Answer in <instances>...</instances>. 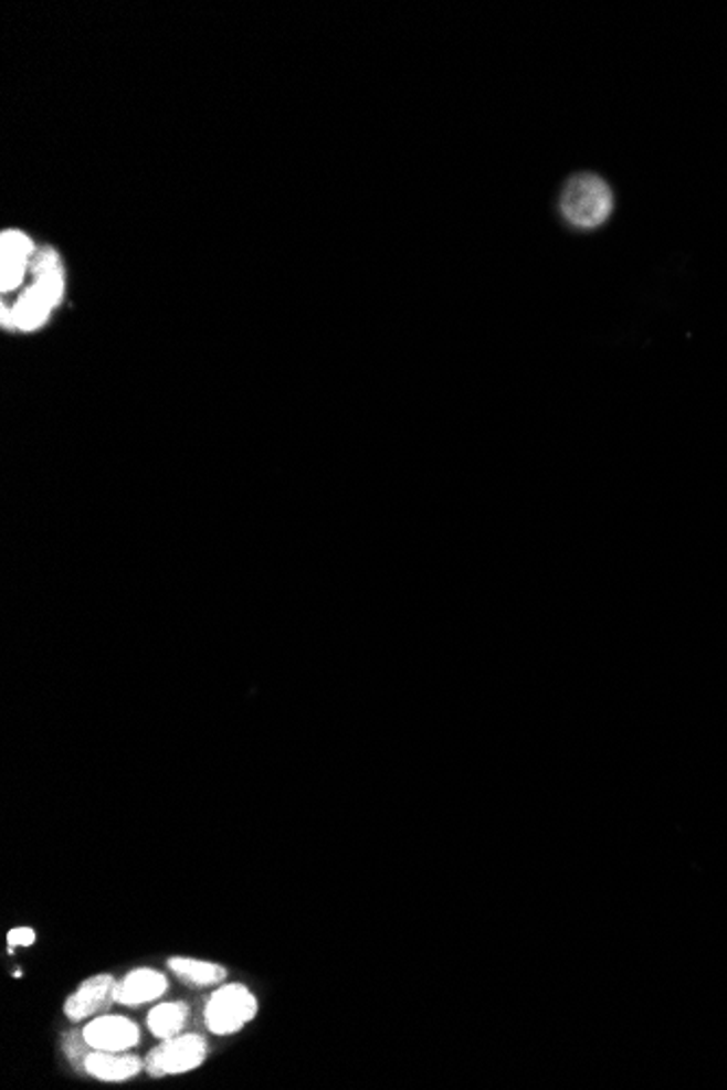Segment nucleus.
I'll return each instance as SVG.
<instances>
[{"instance_id":"obj_4","label":"nucleus","mask_w":727,"mask_h":1090,"mask_svg":"<svg viewBox=\"0 0 727 1090\" xmlns=\"http://www.w3.org/2000/svg\"><path fill=\"white\" fill-rule=\"evenodd\" d=\"M257 997L242 984H224L206 1006V1025L217 1036L240 1031L257 1015Z\"/></svg>"},{"instance_id":"obj_7","label":"nucleus","mask_w":727,"mask_h":1090,"mask_svg":"<svg viewBox=\"0 0 727 1090\" xmlns=\"http://www.w3.org/2000/svg\"><path fill=\"white\" fill-rule=\"evenodd\" d=\"M33 260V242L22 231H4L0 237V286L2 292L18 290Z\"/></svg>"},{"instance_id":"obj_10","label":"nucleus","mask_w":727,"mask_h":1090,"mask_svg":"<svg viewBox=\"0 0 727 1090\" xmlns=\"http://www.w3.org/2000/svg\"><path fill=\"white\" fill-rule=\"evenodd\" d=\"M170 971L190 986L206 988V986H217L226 980V969L217 962L208 960H197V957H170L168 960Z\"/></svg>"},{"instance_id":"obj_13","label":"nucleus","mask_w":727,"mask_h":1090,"mask_svg":"<svg viewBox=\"0 0 727 1090\" xmlns=\"http://www.w3.org/2000/svg\"><path fill=\"white\" fill-rule=\"evenodd\" d=\"M35 941V932L31 928H15L7 934V943L13 949V946H27L31 945Z\"/></svg>"},{"instance_id":"obj_12","label":"nucleus","mask_w":727,"mask_h":1090,"mask_svg":"<svg viewBox=\"0 0 727 1090\" xmlns=\"http://www.w3.org/2000/svg\"><path fill=\"white\" fill-rule=\"evenodd\" d=\"M64 1047H66V1056L73 1060L74 1065H78V1067H83L85 1056L92 1051V1047L87 1045L83 1031H71V1034H66Z\"/></svg>"},{"instance_id":"obj_6","label":"nucleus","mask_w":727,"mask_h":1090,"mask_svg":"<svg viewBox=\"0 0 727 1090\" xmlns=\"http://www.w3.org/2000/svg\"><path fill=\"white\" fill-rule=\"evenodd\" d=\"M116 977L101 973L81 982V986L64 1004V1013L71 1020L96 1017L116 1004Z\"/></svg>"},{"instance_id":"obj_2","label":"nucleus","mask_w":727,"mask_h":1090,"mask_svg":"<svg viewBox=\"0 0 727 1090\" xmlns=\"http://www.w3.org/2000/svg\"><path fill=\"white\" fill-rule=\"evenodd\" d=\"M560 210L580 229H594L612 214V192L597 174H576L562 190Z\"/></svg>"},{"instance_id":"obj_3","label":"nucleus","mask_w":727,"mask_h":1090,"mask_svg":"<svg viewBox=\"0 0 727 1090\" xmlns=\"http://www.w3.org/2000/svg\"><path fill=\"white\" fill-rule=\"evenodd\" d=\"M208 1040L199 1034H179L164 1038L145 1060V1069L152 1078L181 1076L199 1069L208 1060Z\"/></svg>"},{"instance_id":"obj_5","label":"nucleus","mask_w":727,"mask_h":1090,"mask_svg":"<svg viewBox=\"0 0 727 1090\" xmlns=\"http://www.w3.org/2000/svg\"><path fill=\"white\" fill-rule=\"evenodd\" d=\"M83 1036L92 1049L98 1051H129L140 1043V1027L127 1017L103 1015L92 1018L83 1027Z\"/></svg>"},{"instance_id":"obj_9","label":"nucleus","mask_w":727,"mask_h":1090,"mask_svg":"<svg viewBox=\"0 0 727 1090\" xmlns=\"http://www.w3.org/2000/svg\"><path fill=\"white\" fill-rule=\"evenodd\" d=\"M168 991V977L155 969H136L116 986V1002L123 1006H143L159 999Z\"/></svg>"},{"instance_id":"obj_11","label":"nucleus","mask_w":727,"mask_h":1090,"mask_svg":"<svg viewBox=\"0 0 727 1090\" xmlns=\"http://www.w3.org/2000/svg\"><path fill=\"white\" fill-rule=\"evenodd\" d=\"M190 1020V1008L183 1002H170V1004H159L148 1013V1029L157 1038H172L179 1036Z\"/></svg>"},{"instance_id":"obj_1","label":"nucleus","mask_w":727,"mask_h":1090,"mask_svg":"<svg viewBox=\"0 0 727 1090\" xmlns=\"http://www.w3.org/2000/svg\"><path fill=\"white\" fill-rule=\"evenodd\" d=\"M66 290L64 268L53 251H44L33 262V284L22 292L13 307H2L4 327L20 331H35L42 327L51 311L60 305Z\"/></svg>"},{"instance_id":"obj_8","label":"nucleus","mask_w":727,"mask_h":1090,"mask_svg":"<svg viewBox=\"0 0 727 1090\" xmlns=\"http://www.w3.org/2000/svg\"><path fill=\"white\" fill-rule=\"evenodd\" d=\"M83 1069L92 1078L103 1080V1082H125V1080L136 1078L145 1069V1062L131 1054H123V1051L114 1054V1051L92 1049L85 1056Z\"/></svg>"}]
</instances>
